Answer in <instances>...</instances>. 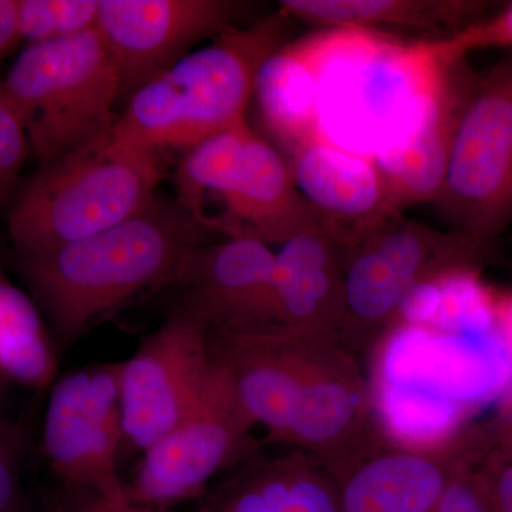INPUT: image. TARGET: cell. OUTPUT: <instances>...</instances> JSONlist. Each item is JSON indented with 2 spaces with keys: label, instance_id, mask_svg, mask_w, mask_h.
<instances>
[{
  "label": "cell",
  "instance_id": "obj_1",
  "mask_svg": "<svg viewBox=\"0 0 512 512\" xmlns=\"http://www.w3.org/2000/svg\"><path fill=\"white\" fill-rule=\"evenodd\" d=\"M214 237L178 201L157 195L134 217L92 237L16 255V269L69 348L141 293L180 285L195 249Z\"/></svg>",
  "mask_w": 512,
  "mask_h": 512
},
{
  "label": "cell",
  "instance_id": "obj_2",
  "mask_svg": "<svg viewBox=\"0 0 512 512\" xmlns=\"http://www.w3.org/2000/svg\"><path fill=\"white\" fill-rule=\"evenodd\" d=\"M316 74V120L330 143L375 157L419 119L448 66L429 40L373 30L322 29L308 36Z\"/></svg>",
  "mask_w": 512,
  "mask_h": 512
},
{
  "label": "cell",
  "instance_id": "obj_3",
  "mask_svg": "<svg viewBox=\"0 0 512 512\" xmlns=\"http://www.w3.org/2000/svg\"><path fill=\"white\" fill-rule=\"evenodd\" d=\"M158 154L111 128L79 150L40 164L9 214L16 255L40 254L106 231L157 197Z\"/></svg>",
  "mask_w": 512,
  "mask_h": 512
},
{
  "label": "cell",
  "instance_id": "obj_4",
  "mask_svg": "<svg viewBox=\"0 0 512 512\" xmlns=\"http://www.w3.org/2000/svg\"><path fill=\"white\" fill-rule=\"evenodd\" d=\"M175 185L178 204L215 237L284 245L323 228L296 188L284 154L248 124L188 150Z\"/></svg>",
  "mask_w": 512,
  "mask_h": 512
},
{
  "label": "cell",
  "instance_id": "obj_5",
  "mask_svg": "<svg viewBox=\"0 0 512 512\" xmlns=\"http://www.w3.org/2000/svg\"><path fill=\"white\" fill-rule=\"evenodd\" d=\"M39 164L79 150L116 124L119 73L99 29L29 45L0 82Z\"/></svg>",
  "mask_w": 512,
  "mask_h": 512
},
{
  "label": "cell",
  "instance_id": "obj_6",
  "mask_svg": "<svg viewBox=\"0 0 512 512\" xmlns=\"http://www.w3.org/2000/svg\"><path fill=\"white\" fill-rule=\"evenodd\" d=\"M491 245L392 215L343 248L345 313L339 342L366 355L392 335L410 293L431 279L463 268L481 269Z\"/></svg>",
  "mask_w": 512,
  "mask_h": 512
},
{
  "label": "cell",
  "instance_id": "obj_7",
  "mask_svg": "<svg viewBox=\"0 0 512 512\" xmlns=\"http://www.w3.org/2000/svg\"><path fill=\"white\" fill-rule=\"evenodd\" d=\"M434 205L448 231L485 244L512 222V52L477 74Z\"/></svg>",
  "mask_w": 512,
  "mask_h": 512
},
{
  "label": "cell",
  "instance_id": "obj_8",
  "mask_svg": "<svg viewBox=\"0 0 512 512\" xmlns=\"http://www.w3.org/2000/svg\"><path fill=\"white\" fill-rule=\"evenodd\" d=\"M254 426L228 376L212 360L211 375L197 402L173 430L144 451L137 474L127 485L128 500L158 510L201 498L217 474L256 451L251 439Z\"/></svg>",
  "mask_w": 512,
  "mask_h": 512
},
{
  "label": "cell",
  "instance_id": "obj_9",
  "mask_svg": "<svg viewBox=\"0 0 512 512\" xmlns=\"http://www.w3.org/2000/svg\"><path fill=\"white\" fill-rule=\"evenodd\" d=\"M121 362L74 370L53 384L42 446L56 477L73 490L128 500L119 476L124 444ZM130 501V500H128Z\"/></svg>",
  "mask_w": 512,
  "mask_h": 512
},
{
  "label": "cell",
  "instance_id": "obj_10",
  "mask_svg": "<svg viewBox=\"0 0 512 512\" xmlns=\"http://www.w3.org/2000/svg\"><path fill=\"white\" fill-rule=\"evenodd\" d=\"M211 325L184 301L121 362L124 441L146 451L173 430L201 396L211 375Z\"/></svg>",
  "mask_w": 512,
  "mask_h": 512
},
{
  "label": "cell",
  "instance_id": "obj_11",
  "mask_svg": "<svg viewBox=\"0 0 512 512\" xmlns=\"http://www.w3.org/2000/svg\"><path fill=\"white\" fill-rule=\"evenodd\" d=\"M281 9L247 28L229 30L163 74L183 121L187 151L202 141L247 126L256 77L286 45L293 26Z\"/></svg>",
  "mask_w": 512,
  "mask_h": 512
},
{
  "label": "cell",
  "instance_id": "obj_12",
  "mask_svg": "<svg viewBox=\"0 0 512 512\" xmlns=\"http://www.w3.org/2000/svg\"><path fill=\"white\" fill-rule=\"evenodd\" d=\"M239 0H100L97 29L119 73V103L167 73L204 39L244 28Z\"/></svg>",
  "mask_w": 512,
  "mask_h": 512
},
{
  "label": "cell",
  "instance_id": "obj_13",
  "mask_svg": "<svg viewBox=\"0 0 512 512\" xmlns=\"http://www.w3.org/2000/svg\"><path fill=\"white\" fill-rule=\"evenodd\" d=\"M493 450V426L468 424L433 446L389 443L333 478L342 512H430L466 468Z\"/></svg>",
  "mask_w": 512,
  "mask_h": 512
},
{
  "label": "cell",
  "instance_id": "obj_14",
  "mask_svg": "<svg viewBox=\"0 0 512 512\" xmlns=\"http://www.w3.org/2000/svg\"><path fill=\"white\" fill-rule=\"evenodd\" d=\"M275 259L269 245L227 238L195 249L181 286L211 329L232 333L282 332L276 323Z\"/></svg>",
  "mask_w": 512,
  "mask_h": 512
},
{
  "label": "cell",
  "instance_id": "obj_15",
  "mask_svg": "<svg viewBox=\"0 0 512 512\" xmlns=\"http://www.w3.org/2000/svg\"><path fill=\"white\" fill-rule=\"evenodd\" d=\"M477 74L466 59L448 66L416 123L372 157L394 214L439 198L458 120Z\"/></svg>",
  "mask_w": 512,
  "mask_h": 512
},
{
  "label": "cell",
  "instance_id": "obj_16",
  "mask_svg": "<svg viewBox=\"0 0 512 512\" xmlns=\"http://www.w3.org/2000/svg\"><path fill=\"white\" fill-rule=\"evenodd\" d=\"M286 160L303 200L342 249L396 215L387 205L372 157L319 136L296 148Z\"/></svg>",
  "mask_w": 512,
  "mask_h": 512
},
{
  "label": "cell",
  "instance_id": "obj_17",
  "mask_svg": "<svg viewBox=\"0 0 512 512\" xmlns=\"http://www.w3.org/2000/svg\"><path fill=\"white\" fill-rule=\"evenodd\" d=\"M275 311L279 330L338 339L345 313V262L325 228L302 232L275 259Z\"/></svg>",
  "mask_w": 512,
  "mask_h": 512
},
{
  "label": "cell",
  "instance_id": "obj_18",
  "mask_svg": "<svg viewBox=\"0 0 512 512\" xmlns=\"http://www.w3.org/2000/svg\"><path fill=\"white\" fill-rule=\"evenodd\" d=\"M200 512H342L338 488L311 454H249L200 498Z\"/></svg>",
  "mask_w": 512,
  "mask_h": 512
},
{
  "label": "cell",
  "instance_id": "obj_19",
  "mask_svg": "<svg viewBox=\"0 0 512 512\" xmlns=\"http://www.w3.org/2000/svg\"><path fill=\"white\" fill-rule=\"evenodd\" d=\"M488 3L470 0H282L279 9L320 29H383L444 39L484 18Z\"/></svg>",
  "mask_w": 512,
  "mask_h": 512
},
{
  "label": "cell",
  "instance_id": "obj_20",
  "mask_svg": "<svg viewBox=\"0 0 512 512\" xmlns=\"http://www.w3.org/2000/svg\"><path fill=\"white\" fill-rule=\"evenodd\" d=\"M254 97L262 123L285 157L320 136L308 36L286 43L266 60L256 77Z\"/></svg>",
  "mask_w": 512,
  "mask_h": 512
},
{
  "label": "cell",
  "instance_id": "obj_21",
  "mask_svg": "<svg viewBox=\"0 0 512 512\" xmlns=\"http://www.w3.org/2000/svg\"><path fill=\"white\" fill-rule=\"evenodd\" d=\"M0 372L13 382L45 389L55 379L56 356L39 308L0 278Z\"/></svg>",
  "mask_w": 512,
  "mask_h": 512
},
{
  "label": "cell",
  "instance_id": "obj_22",
  "mask_svg": "<svg viewBox=\"0 0 512 512\" xmlns=\"http://www.w3.org/2000/svg\"><path fill=\"white\" fill-rule=\"evenodd\" d=\"M18 12L20 37L39 45L97 28L100 0H18Z\"/></svg>",
  "mask_w": 512,
  "mask_h": 512
},
{
  "label": "cell",
  "instance_id": "obj_23",
  "mask_svg": "<svg viewBox=\"0 0 512 512\" xmlns=\"http://www.w3.org/2000/svg\"><path fill=\"white\" fill-rule=\"evenodd\" d=\"M429 45L431 52L444 66L460 62L476 50L500 47L512 52V3L488 18L457 30L453 35L429 40Z\"/></svg>",
  "mask_w": 512,
  "mask_h": 512
},
{
  "label": "cell",
  "instance_id": "obj_24",
  "mask_svg": "<svg viewBox=\"0 0 512 512\" xmlns=\"http://www.w3.org/2000/svg\"><path fill=\"white\" fill-rule=\"evenodd\" d=\"M29 151L25 128L0 90V205L5 204L18 183Z\"/></svg>",
  "mask_w": 512,
  "mask_h": 512
},
{
  "label": "cell",
  "instance_id": "obj_25",
  "mask_svg": "<svg viewBox=\"0 0 512 512\" xmlns=\"http://www.w3.org/2000/svg\"><path fill=\"white\" fill-rule=\"evenodd\" d=\"M430 512H491L480 463L466 468Z\"/></svg>",
  "mask_w": 512,
  "mask_h": 512
},
{
  "label": "cell",
  "instance_id": "obj_26",
  "mask_svg": "<svg viewBox=\"0 0 512 512\" xmlns=\"http://www.w3.org/2000/svg\"><path fill=\"white\" fill-rule=\"evenodd\" d=\"M491 512H512V456L491 450L480 463Z\"/></svg>",
  "mask_w": 512,
  "mask_h": 512
},
{
  "label": "cell",
  "instance_id": "obj_27",
  "mask_svg": "<svg viewBox=\"0 0 512 512\" xmlns=\"http://www.w3.org/2000/svg\"><path fill=\"white\" fill-rule=\"evenodd\" d=\"M0 512H23L18 451L12 437L0 427Z\"/></svg>",
  "mask_w": 512,
  "mask_h": 512
},
{
  "label": "cell",
  "instance_id": "obj_28",
  "mask_svg": "<svg viewBox=\"0 0 512 512\" xmlns=\"http://www.w3.org/2000/svg\"><path fill=\"white\" fill-rule=\"evenodd\" d=\"M50 512H160L157 508L144 507L131 501H113L90 491L73 490V494L64 497Z\"/></svg>",
  "mask_w": 512,
  "mask_h": 512
},
{
  "label": "cell",
  "instance_id": "obj_29",
  "mask_svg": "<svg viewBox=\"0 0 512 512\" xmlns=\"http://www.w3.org/2000/svg\"><path fill=\"white\" fill-rule=\"evenodd\" d=\"M19 40L18 0H0V62L15 49Z\"/></svg>",
  "mask_w": 512,
  "mask_h": 512
},
{
  "label": "cell",
  "instance_id": "obj_30",
  "mask_svg": "<svg viewBox=\"0 0 512 512\" xmlns=\"http://www.w3.org/2000/svg\"><path fill=\"white\" fill-rule=\"evenodd\" d=\"M493 301L495 330L510 349L512 356V291L501 292L493 289Z\"/></svg>",
  "mask_w": 512,
  "mask_h": 512
},
{
  "label": "cell",
  "instance_id": "obj_31",
  "mask_svg": "<svg viewBox=\"0 0 512 512\" xmlns=\"http://www.w3.org/2000/svg\"><path fill=\"white\" fill-rule=\"evenodd\" d=\"M493 426V450L512 456V400L504 412L491 421Z\"/></svg>",
  "mask_w": 512,
  "mask_h": 512
}]
</instances>
